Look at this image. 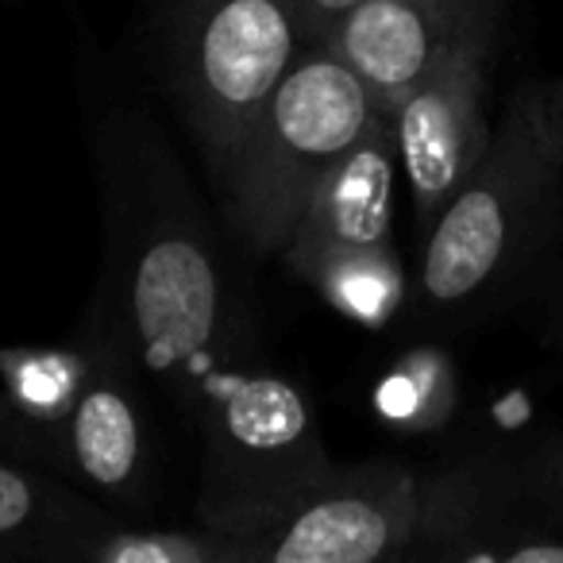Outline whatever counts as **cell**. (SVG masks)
Listing matches in <instances>:
<instances>
[{"label": "cell", "mask_w": 563, "mask_h": 563, "mask_svg": "<svg viewBox=\"0 0 563 563\" xmlns=\"http://www.w3.org/2000/svg\"><path fill=\"white\" fill-rule=\"evenodd\" d=\"M563 217V163L540 128L537 86H521L483 163L432 220L421 290L437 309L467 306L506 282Z\"/></svg>", "instance_id": "cell-1"}, {"label": "cell", "mask_w": 563, "mask_h": 563, "mask_svg": "<svg viewBox=\"0 0 563 563\" xmlns=\"http://www.w3.org/2000/svg\"><path fill=\"white\" fill-rule=\"evenodd\" d=\"M378 109L367 81L324 43L294 63L228 163L235 220L258 251H286L321 178Z\"/></svg>", "instance_id": "cell-2"}, {"label": "cell", "mask_w": 563, "mask_h": 563, "mask_svg": "<svg viewBox=\"0 0 563 563\" xmlns=\"http://www.w3.org/2000/svg\"><path fill=\"white\" fill-rule=\"evenodd\" d=\"M424 490L409 471L378 467L255 501H228L209 529L232 544L235 560L274 563H375L394 560L421 537Z\"/></svg>", "instance_id": "cell-3"}, {"label": "cell", "mask_w": 563, "mask_h": 563, "mask_svg": "<svg viewBox=\"0 0 563 563\" xmlns=\"http://www.w3.org/2000/svg\"><path fill=\"white\" fill-rule=\"evenodd\" d=\"M298 0H194L178 43L186 112L228 170L243 132L306 51Z\"/></svg>", "instance_id": "cell-4"}, {"label": "cell", "mask_w": 563, "mask_h": 563, "mask_svg": "<svg viewBox=\"0 0 563 563\" xmlns=\"http://www.w3.org/2000/svg\"><path fill=\"white\" fill-rule=\"evenodd\" d=\"M483 93L486 27L483 20H475L394 104L398 158L424 224L444 212V205L460 194L490 147L494 132L486 124Z\"/></svg>", "instance_id": "cell-5"}, {"label": "cell", "mask_w": 563, "mask_h": 563, "mask_svg": "<svg viewBox=\"0 0 563 563\" xmlns=\"http://www.w3.org/2000/svg\"><path fill=\"white\" fill-rule=\"evenodd\" d=\"M212 440L217 455L255 501L294 490L301 483L329 475L317 444L313 409L298 386L278 375L232 378L212 390Z\"/></svg>", "instance_id": "cell-6"}, {"label": "cell", "mask_w": 563, "mask_h": 563, "mask_svg": "<svg viewBox=\"0 0 563 563\" xmlns=\"http://www.w3.org/2000/svg\"><path fill=\"white\" fill-rule=\"evenodd\" d=\"M394 112L378 109L367 132L352 143L344 158L321 178L309 197L286 255L294 271L309 282L340 258L390 251V205H394Z\"/></svg>", "instance_id": "cell-7"}, {"label": "cell", "mask_w": 563, "mask_h": 563, "mask_svg": "<svg viewBox=\"0 0 563 563\" xmlns=\"http://www.w3.org/2000/svg\"><path fill=\"white\" fill-rule=\"evenodd\" d=\"M220 294L205 251L186 235H158L140 258L132 286V329L151 371L197 378L212 360Z\"/></svg>", "instance_id": "cell-8"}, {"label": "cell", "mask_w": 563, "mask_h": 563, "mask_svg": "<svg viewBox=\"0 0 563 563\" xmlns=\"http://www.w3.org/2000/svg\"><path fill=\"white\" fill-rule=\"evenodd\" d=\"M478 20L475 0H360L324 40L378 97L394 104Z\"/></svg>", "instance_id": "cell-9"}, {"label": "cell", "mask_w": 563, "mask_h": 563, "mask_svg": "<svg viewBox=\"0 0 563 563\" xmlns=\"http://www.w3.org/2000/svg\"><path fill=\"white\" fill-rule=\"evenodd\" d=\"M70 452L81 475L101 490H128L140 478L143 429L124 383L89 375L70 413Z\"/></svg>", "instance_id": "cell-10"}, {"label": "cell", "mask_w": 563, "mask_h": 563, "mask_svg": "<svg viewBox=\"0 0 563 563\" xmlns=\"http://www.w3.org/2000/svg\"><path fill=\"white\" fill-rule=\"evenodd\" d=\"M0 375L12 406L43 424L70 421L81 390L89 383V363L74 352L51 347H9L0 352Z\"/></svg>", "instance_id": "cell-11"}, {"label": "cell", "mask_w": 563, "mask_h": 563, "mask_svg": "<svg viewBox=\"0 0 563 563\" xmlns=\"http://www.w3.org/2000/svg\"><path fill=\"white\" fill-rule=\"evenodd\" d=\"M313 286L336 313L360 324H383L401 301V266L394 251L340 258L317 274Z\"/></svg>", "instance_id": "cell-12"}, {"label": "cell", "mask_w": 563, "mask_h": 563, "mask_svg": "<svg viewBox=\"0 0 563 563\" xmlns=\"http://www.w3.org/2000/svg\"><path fill=\"white\" fill-rule=\"evenodd\" d=\"M89 560L101 563H240L224 537L217 532H109L86 548Z\"/></svg>", "instance_id": "cell-13"}, {"label": "cell", "mask_w": 563, "mask_h": 563, "mask_svg": "<svg viewBox=\"0 0 563 563\" xmlns=\"http://www.w3.org/2000/svg\"><path fill=\"white\" fill-rule=\"evenodd\" d=\"M448 398H452V383H448V367L432 355H413L406 360L383 386H378L375 401L378 413L386 421L398 424H432L448 413Z\"/></svg>", "instance_id": "cell-14"}, {"label": "cell", "mask_w": 563, "mask_h": 563, "mask_svg": "<svg viewBox=\"0 0 563 563\" xmlns=\"http://www.w3.org/2000/svg\"><path fill=\"white\" fill-rule=\"evenodd\" d=\"M40 514V486L0 463V537H12Z\"/></svg>", "instance_id": "cell-15"}, {"label": "cell", "mask_w": 563, "mask_h": 563, "mask_svg": "<svg viewBox=\"0 0 563 563\" xmlns=\"http://www.w3.org/2000/svg\"><path fill=\"white\" fill-rule=\"evenodd\" d=\"M360 0H298L301 24H306V40L324 43L332 35V27L355 9Z\"/></svg>", "instance_id": "cell-16"}, {"label": "cell", "mask_w": 563, "mask_h": 563, "mask_svg": "<svg viewBox=\"0 0 563 563\" xmlns=\"http://www.w3.org/2000/svg\"><path fill=\"white\" fill-rule=\"evenodd\" d=\"M537 109H540V128H544L548 147L563 163V78L537 86Z\"/></svg>", "instance_id": "cell-17"}, {"label": "cell", "mask_w": 563, "mask_h": 563, "mask_svg": "<svg viewBox=\"0 0 563 563\" xmlns=\"http://www.w3.org/2000/svg\"><path fill=\"white\" fill-rule=\"evenodd\" d=\"M552 332H555V340H563V294H560V301H555V309H552Z\"/></svg>", "instance_id": "cell-18"}, {"label": "cell", "mask_w": 563, "mask_h": 563, "mask_svg": "<svg viewBox=\"0 0 563 563\" xmlns=\"http://www.w3.org/2000/svg\"><path fill=\"white\" fill-rule=\"evenodd\" d=\"M555 478H563V460H555Z\"/></svg>", "instance_id": "cell-19"}, {"label": "cell", "mask_w": 563, "mask_h": 563, "mask_svg": "<svg viewBox=\"0 0 563 563\" xmlns=\"http://www.w3.org/2000/svg\"><path fill=\"white\" fill-rule=\"evenodd\" d=\"M555 460H563V448H560V455H555Z\"/></svg>", "instance_id": "cell-20"}]
</instances>
